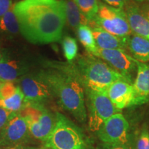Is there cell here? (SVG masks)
Instances as JSON below:
<instances>
[{
    "instance_id": "cell-1",
    "label": "cell",
    "mask_w": 149,
    "mask_h": 149,
    "mask_svg": "<svg viewBox=\"0 0 149 149\" xmlns=\"http://www.w3.org/2000/svg\"><path fill=\"white\" fill-rule=\"evenodd\" d=\"M20 34L32 44L58 42L66 23L64 0H22L13 4Z\"/></svg>"
},
{
    "instance_id": "cell-3",
    "label": "cell",
    "mask_w": 149,
    "mask_h": 149,
    "mask_svg": "<svg viewBox=\"0 0 149 149\" xmlns=\"http://www.w3.org/2000/svg\"><path fill=\"white\" fill-rule=\"evenodd\" d=\"M74 63L85 89L107 93L110 86L117 80L128 81L107 62L91 54L80 55Z\"/></svg>"
},
{
    "instance_id": "cell-33",
    "label": "cell",
    "mask_w": 149,
    "mask_h": 149,
    "mask_svg": "<svg viewBox=\"0 0 149 149\" xmlns=\"http://www.w3.org/2000/svg\"><path fill=\"white\" fill-rule=\"evenodd\" d=\"M1 52L0 51V61H1Z\"/></svg>"
},
{
    "instance_id": "cell-18",
    "label": "cell",
    "mask_w": 149,
    "mask_h": 149,
    "mask_svg": "<svg viewBox=\"0 0 149 149\" xmlns=\"http://www.w3.org/2000/svg\"><path fill=\"white\" fill-rule=\"evenodd\" d=\"M126 51L134 59L143 63L149 62V40L132 33L126 42Z\"/></svg>"
},
{
    "instance_id": "cell-25",
    "label": "cell",
    "mask_w": 149,
    "mask_h": 149,
    "mask_svg": "<svg viewBox=\"0 0 149 149\" xmlns=\"http://www.w3.org/2000/svg\"><path fill=\"white\" fill-rule=\"evenodd\" d=\"M14 114L15 113H10L3 107H0V132L3 130Z\"/></svg>"
},
{
    "instance_id": "cell-31",
    "label": "cell",
    "mask_w": 149,
    "mask_h": 149,
    "mask_svg": "<svg viewBox=\"0 0 149 149\" xmlns=\"http://www.w3.org/2000/svg\"><path fill=\"white\" fill-rule=\"evenodd\" d=\"M137 3H149V0H132Z\"/></svg>"
},
{
    "instance_id": "cell-15",
    "label": "cell",
    "mask_w": 149,
    "mask_h": 149,
    "mask_svg": "<svg viewBox=\"0 0 149 149\" xmlns=\"http://www.w3.org/2000/svg\"><path fill=\"white\" fill-rule=\"evenodd\" d=\"M107 94L117 109L122 111L131 107L133 100V85L126 80L120 79L112 84L108 88Z\"/></svg>"
},
{
    "instance_id": "cell-7",
    "label": "cell",
    "mask_w": 149,
    "mask_h": 149,
    "mask_svg": "<svg viewBox=\"0 0 149 149\" xmlns=\"http://www.w3.org/2000/svg\"><path fill=\"white\" fill-rule=\"evenodd\" d=\"M20 113L26 120L30 134L35 139L46 141L55 128L56 115L42 105H29Z\"/></svg>"
},
{
    "instance_id": "cell-2",
    "label": "cell",
    "mask_w": 149,
    "mask_h": 149,
    "mask_svg": "<svg viewBox=\"0 0 149 149\" xmlns=\"http://www.w3.org/2000/svg\"><path fill=\"white\" fill-rule=\"evenodd\" d=\"M36 73L49 86L60 107L78 122H85V88L73 61H46Z\"/></svg>"
},
{
    "instance_id": "cell-35",
    "label": "cell",
    "mask_w": 149,
    "mask_h": 149,
    "mask_svg": "<svg viewBox=\"0 0 149 149\" xmlns=\"http://www.w3.org/2000/svg\"><path fill=\"white\" fill-rule=\"evenodd\" d=\"M41 149H49V148H41Z\"/></svg>"
},
{
    "instance_id": "cell-24",
    "label": "cell",
    "mask_w": 149,
    "mask_h": 149,
    "mask_svg": "<svg viewBox=\"0 0 149 149\" xmlns=\"http://www.w3.org/2000/svg\"><path fill=\"white\" fill-rule=\"evenodd\" d=\"M137 149H149V131L146 126L143 128L139 136Z\"/></svg>"
},
{
    "instance_id": "cell-12",
    "label": "cell",
    "mask_w": 149,
    "mask_h": 149,
    "mask_svg": "<svg viewBox=\"0 0 149 149\" xmlns=\"http://www.w3.org/2000/svg\"><path fill=\"white\" fill-rule=\"evenodd\" d=\"M30 135L25 117L20 113H15L0 132V146L20 145L27 141Z\"/></svg>"
},
{
    "instance_id": "cell-28",
    "label": "cell",
    "mask_w": 149,
    "mask_h": 149,
    "mask_svg": "<svg viewBox=\"0 0 149 149\" xmlns=\"http://www.w3.org/2000/svg\"><path fill=\"white\" fill-rule=\"evenodd\" d=\"M104 149H130V148L127 146V144H104Z\"/></svg>"
},
{
    "instance_id": "cell-16",
    "label": "cell",
    "mask_w": 149,
    "mask_h": 149,
    "mask_svg": "<svg viewBox=\"0 0 149 149\" xmlns=\"http://www.w3.org/2000/svg\"><path fill=\"white\" fill-rule=\"evenodd\" d=\"M124 10L132 33L149 40V19L139 10L138 3L130 0Z\"/></svg>"
},
{
    "instance_id": "cell-8",
    "label": "cell",
    "mask_w": 149,
    "mask_h": 149,
    "mask_svg": "<svg viewBox=\"0 0 149 149\" xmlns=\"http://www.w3.org/2000/svg\"><path fill=\"white\" fill-rule=\"evenodd\" d=\"M34 65L33 57L25 53H18L9 50L1 52L0 61V81L15 82L31 72Z\"/></svg>"
},
{
    "instance_id": "cell-27",
    "label": "cell",
    "mask_w": 149,
    "mask_h": 149,
    "mask_svg": "<svg viewBox=\"0 0 149 149\" xmlns=\"http://www.w3.org/2000/svg\"><path fill=\"white\" fill-rule=\"evenodd\" d=\"M13 0H0V17L13 6Z\"/></svg>"
},
{
    "instance_id": "cell-4",
    "label": "cell",
    "mask_w": 149,
    "mask_h": 149,
    "mask_svg": "<svg viewBox=\"0 0 149 149\" xmlns=\"http://www.w3.org/2000/svg\"><path fill=\"white\" fill-rule=\"evenodd\" d=\"M45 144L49 149H93L79 128L60 113L56 115L55 128Z\"/></svg>"
},
{
    "instance_id": "cell-22",
    "label": "cell",
    "mask_w": 149,
    "mask_h": 149,
    "mask_svg": "<svg viewBox=\"0 0 149 149\" xmlns=\"http://www.w3.org/2000/svg\"><path fill=\"white\" fill-rule=\"evenodd\" d=\"M81 13L90 22L93 21L99 10V0H74Z\"/></svg>"
},
{
    "instance_id": "cell-32",
    "label": "cell",
    "mask_w": 149,
    "mask_h": 149,
    "mask_svg": "<svg viewBox=\"0 0 149 149\" xmlns=\"http://www.w3.org/2000/svg\"><path fill=\"white\" fill-rule=\"evenodd\" d=\"M3 84H4V83H3V82H1V81H0V92H1V88H2V86H3Z\"/></svg>"
},
{
    "instance_id": "cell-34",
    "label": "cell",
    "mask_w": 149,
    "mask_h": 149,
    "mask_svg": "<svg viewBox=\"0 0 149 149\" xmlns=\"http://www.w3.org/2000/svg\"><path fill=\"white\" fill-rule=\"evenodd\" d=\"M14 1V0H13ZM15 2H17V1H22V0H15Z\"/></svg>"
},
{
    "instance_id": "cell-30",
    "label": "cell",
    "mask_w": 149,
    "mask_h": 149,
    "mask_svg": "<svg viewBox=\"0 0 149 149\" xmlns=\"http://www.w3.org/2000/svg\"><path fill=\"white\" fill-rule=\"evenodd\" d=\"M4 149H32L31 148H26V147L22 146L21 145H16V146H6Z\"/></svg>"
},
{
    "instance_id": "cell-10",
    "label": "cell",
    "mask_w": 149,
    "mask_h": 149,
    "mask_svg": "<svg viewBox=\"0 0 149 149\" xmlns=\"http://www.w3.org/2000/svg\"><path fill=\"white\" fill-rule=\"evenodd\" d=\"M17 82L29 105H42L53 95L49 86L35 72H29Z\"/></svg>"
},
{
    "instance_id": "cell-14",
    "label": "cell",
    "mask_w": 149,
    "mask_h": 149,
    "mask_svg": "<svg viewBox=\"0 0 149 149\" xmlns=\"http://www.w3.org/2000/svg\"><path fill=\"white\" fill-rule=\"evenodd\" d=\"M28 104L17 85L13 82L3 84L0 92V107L13 113H20Z\"/></svg>"
},
{
    "instance_id": "cell-5",
    "label": "cell",
    "mask_w": 149,
    "mask_h": 149,
    "mask_svg": "<svg viewBox=\"0 0 149 149\" xmlns=\"http://www.w3.org/2000/svg\"><path fill=\"white\" fill-rule=\"evenodd\" d=\"M97 26L111 34L122 38H128L132 34L124 9L109 6L101 1L99 2L97 14L89 26Z\"/></svg>"
},
{
    "instance_id": "cell-26",
    "label": "cell",
    "mask_w": 149,
    "mask_h": 149,
    "mask_svg": "<svg viewBox=\"0 0 149 149\" xmlns=\"http://www.w3.org/2000/svg\"><path fill=\"white\" fill-rule=\"evenodd\" d=\"M129 1L130 0H101L105 4L118 9H124Z\"/></svg>"
},
{
    "instance_id": "cell-9",
    "label": "cell",
    "mask_w": 149,
    "mask_h": 149,
    "mask_svg": "<svg viewBox=\"0 0 149 149\" xmlns=\"http://www.w3.org/2000/svg\"><path fill=\"white\" fill-rule=\"evenodd\" d=\"M97 57L107 62L133 84L137 73L136 60L125 49H99Z\"/></svg>"
},
{
    "instance_id": "cell-20",
    "label": "cell",
    "mask_w": 149,
    "mask_h": 149,
    "mask_svg": "<svg viewBox=\"0 0 149 149\" xmlns=\"http://www.w3.org/2000/svg\"><path fill=\"white\" fill-rule=\"evenodd\" d=\"M66 22L72 29H77L81 25H90V22L78 8L74 0H64Z\"/></svg>"
},
{
    "instance_id": "cell-13",
    "label": "cell",
    "mask_w": 149,
    "mask_h": 149,
    "mask_svg": "<svg viewBox=\"0 0 149 149\" xmlns=\"http://www.w3.org/2000/svg\"><path fill=\"white\" fill-rule=\"evenodd\" d=\"M133 100L131 107L149 102V64L137 61V73L133 82Z\"/></svg>"
},
{
    "instance_id": "cell-11",
    "label": "cell",
    "mask_w": 149,
    "mask_h": 149,
    "mask_svg": "<svg viewBox=\"0 0 149 149\" xmlns=\"http://www.w3.org/2000/svg\"><path fill=\"white\" fill-rule=\"evenodd\" d=\"M129 124L121 113H116L102 124L97 131L104 144H127Z\"/></svg>"
},
{
    "instance_id": "cell-21",
    "label": "cell",
    "mask_w": 149,
    "mask_h": 149,
    "mask_svg": "<svg viewBox=\"0 0 149 149\" xmlns=\"http://www.w3.org/2000/svg\"><path fill=\"white\" fill-rule=\"evenodd\" d=\"M78 38L87 53L97 57L99 48L97 46L92 29L88 25H81L77 29Z\"/></svg>"
},
{
    "instance_id": "cell-29",
    "label": "cell",
    "mask_w": 149,
    "mask_h": 149,
    "mask_svg": "<svg viewBox=\"0 0 149 149\" xmlns=\"http://www.w3.org/2000/svg\"><path fill=\"white\" fill-rule=\"evenodd\" d=\"M138 6L142 14L149 19V3H138Z\"/></svg>"
},
{
    "instance_id": "cell-6",
    "label": "cell",
    "mask_w": 149,
    "mask_h": 149,
    "mask_svg": "<svg viewBox=\"0 0 149 149\" xmlns=\"http://www.w3.org/2000/svg\"><path fill=\"white\" fill-rule=\"evenodd\" d=\"M88 97V126L91 131L97 132L108 119L121 113L112 103L107 93L85 89Z\"/></svg>"
},
{
    "instance_id": "cell-23",
    "label": "cell",
    "mask_w": 149,
    "mask_h": 149,
    "mask_svg": "<svg viewBox=\"0 0 149 149\" xmlns=\"http://www.w3.org/2000/svg\"><path fill=\"white\" fill-rule=\"evenodd\" d=\"M62 48L64 57L68 62H72L77 55L78 46L75 39L70 36H66L63 39Z\"/></svg>"
},
{
    "instance_id": "cell-19",
    "label": "cell",
    "mask_w": 149,
    "mask_h": 149,
    "mask_svg": "<svg viewBox=\"0 0 149 149\" xmlns=\"http://www.w3.org/2000/svg\"><path fill=\"white\" fill-rule=\"evenodd\" d=\"M19 33H20L19 26L13 5V6L0 17V36L7 39H13Z\"/></svg>"
},
{
    "instance_id": "cell-17",
    "label": "cell",
    "mask_w": 149,
    "mask_h": 149,
    "mask_svg": "<svg viewBox=\"0 0 149 149\" xmlns=\"http://www.w3.org/2000/svg\"><path fill=\"white\" fill-rule=\"evenodd\" d=\"M93 35L99 49H125L128 38H122L104 31L97 26H93Z\"/></svg>"
}]
</instances>
